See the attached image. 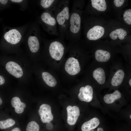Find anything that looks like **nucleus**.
I'll return each mask as SVG.
<instances>
[{"label":"nucleus","instance_id":"obj_2","mask_svg":"<svg viewBox=\"0 0 131 131\" xmlns=\"http://www.w3.org/2000/svg\"><path fill=\"white\" fill-rule=\"evenodd\" d=\"M40 19L45 30L50 34L58 35L57 22L52 12L46 11L41 15Z\"/></svg>","mask_w":131,"mask_h":131},{"label":"nucleus","instance_id":"obj_30","mask_svg":"<svg viewBox=\"0 0 131 131\" xmlns=\"http://www.w3.org/2000/svg\"><path fill=\"white\" fill-rule=\"evenodd\" d=\"M11 131H21L20 129L16 127L14 128Z\"/></svg>","mask_w":131,"mask_h":131},{"label":"nucleus","instance_id":"obj_13","mask_svg":"<svg viewBox=\"0 0 131 131\" xmlns=\"http://www.w3.org/2000/svg\"><path fill=\"white\" fill-rule=\"evenodd\" d=\"M60 1L55 0H41L40 1V4L46 11L52 12Z\"/></svg>","mask_w":131,"mask_h":131},{"label":"nucleus","instance_id":"obj_14","mask_svg":"<svg viewBox=\"0 0 131 131\" xmlns=\"http://www.w3.org/2000/svg\"><path fill=\"white\" fill-rule=\"evenodd\" d=\"M100 122L97 118H94L84 123L81 127L82 131H90L96 128L99 124Z\"/></svg>","mask_w":131,"mask_h":131},{"label":"nucleus","instance_id":"obj_31","mask_svg":"<svg viewBox=\"0 0 131 131\" xmlns=\"http://www.w3.org/2000/svg\"><path fill=\"white\" fill-rule=\"evenodd\" d=\"M90 131H94L93 130H91ZM97 131H104L103 129L99 127L98 128Z\"/></svg>","mask_w":131,"mask_h":131},{"label":"nucleus","instance_id":"obj_16","mask_svg":"<svg viewBox=\"0 0 131 131\" xmlns=\"http://www.w3.org/2000/svg\"><path fill=\"white\" fill-rule=\"evenodd\" d=\"M93 77L99 84H102L105 82L106 76L103 69L100 67L98 68L93 72Z\"/></svg>","mask_w":131,"mask_h":131},{"label":"nucleus","instance_id":"obj_12","mask_svg":"<svg viewBox=\"0 0 131 131\" xmlns=\"http://www.w3.org/2000/svg\"><path fill=\"white\" fill-rule=\"evenodd\" d=\"M34 31L32 33L28 40V44L30 49L33 53L37 52L40 48L39 36L38 33Z\"/></svg>","mask_w":131,"mask_h":131},{"label":"nucleus","instance_id":"obj_15","mask_svg":"<svg viewBox=\"0 0 131 131\" xmlns=\"http://www.w3.org/2000/svg\"><path fill=\"white\" fill-rule=\"evenodd\" d=\"M11 103L12 106L15 108V112L17 114L23 113L26 106L25 104L22 102L20 98L17 97L12 98Z\"/></svg>","mask_w":131,"mask_h":131},{"label":"nucleus","instance_id":"obj_23","mask_svg":"<svg viewBox=\"0 0 131 131\" xmlns=\"http://www.w3.org/2000/svg\"><path fill=\"white\" fill-rule=\"evenodd\" d=\"M15 123V121L11 118L0 121V128L1 129H6L12 126Z\"/></svg>","mask_w":131,"mask_h":131},{"label":"nucleus","instance_id":"obj_11","mask_svg":"<svg viewBox=\"0 0 131 131\" xmlns=\"http://www.w3.org/2000/svg\"><path fill=\"white\" fill-rule=\"evenodd\" d=\"M104 32V29L102 26H95L88 31L87 34V38L90 40H97L103 36Z\"/></svg>","mask_w":131,"mask_h":131},{"label":"nucleus","instance_id":"obj_19","mask_svg":"<svg viewBox=\"0 0 131 131\" xmlns=\"http://www.w3.org/2000/svg\"><path fill=\"white\" fill-rule=\"evenodd\" d=\"M121 96L120 92L118 90H116L112 94L105 95L103 99L106 103L110 104L113 103L115 100L120 98Z\"/></svg>","mask_w":131,"mask_h":131},{"label":"nucleus","instance_id":"obj_8","mask_svg":"<svg viewBox=\"0 0 131 131\" xmlns=\"http://www.w3.org/2000/svg\"><path fill=\"white\" fill-rule=\"evenodd\" d=\"M67 113V122L70 125H73L76 123L80 114V109L77 106H68L66 108Z\"/></svg>","mask_w":131,"mask_h":131},{"label":"nucleus","instance_id":"obj_33","mask_svg":"<svg viewBox=\"0 0 131 131\" xmlns=\"http://www.w3.org/2000/svg\"><path fill=\"white\" fill-rule=\"evenodd\" d=\"M129 83L130 85L131 86V79H130L129 81Z\"/></svg>","mask_w":131,"mask_h":131},{"label":"nucleus","instance_id":"obj_28","mask_svg":"<svg viewBox=\"0 0 131 131\" xmlns=\"http://www.w3.org/2000/svg\"><path fill=\"white\" fill-rule=\"evenodd\" d=\"M5 82V80L2 76L0 75V85L3 84Z\"/></svg>","mask_w":131,"mask_h":131},{"label":"nucleus","instance_id":"obj_4","mask_svg":"<svg viewBox=\"0 0 131 131\" xmlns=\"http://www.w3.org/2000/svg\"><path fill=\"white\" fill-rule=\"evenodd\" d=\"M64 47L62 43L57 41L52 42L50 44L49 51L52 58L57 60L61 59L64 53Z\"/></svg>","mask_w":131,"mask_h":131},{"label":"nucleus","instance_id":"obj_34","mask_svg":"<svg viewBox=\"0 0 131 131\" xmlns=\"http://www.w3.org/2000/svg\"><path fill=\"white\" fill-rule=\"evenodd\" d=\"M130 119H131V115L130 116Z\"/></svg>","mask_w":131,"mask_h":131},{"label":"nucleus","instance_id":"obj_7","mask_svg":"<svg viewBox=\"0 0 131 131\" xmlns=\"http://www.w3.org/2000/svg\"><path fill=\"white\" fill-rule=\"evenodd\" d=\"M38 113L43 123L50 122L53 119V116L51 113V107L48 104H43L41 105Z\"/></svg>","mask_w":131,"mask_h":131},{"label":"nucleus","instance_id":"obj_6","mask_svg":"<svg viewBox=\"0 0 131 131\" xmlns=\"http://www.w3.org/2000/svg\"><path fill=\"white\" fill-rule=\"evenodd\" d=\"M4 37L8 43L12 44H16L20 41L22 38V35L18 30L12 29L4 34Z\"/></svg>","mask_w":131,"mask_h":131},{"label":"nucleus","instance_id":"obj_9","mask_svg":"<svg viewBox=\"0 0 131 131\" xmlns=\"http://www.w3.org/2000/svg\"><path fill=\"white\" fill-rule=\"evenodd\" d=\"M93 93L92 87L87 85L85 87H82L80 88L78 97L79 99L82 101L89 102L92 99Z\"/></svg>","mask_w":131,"mask_h":131},{"label":"nucleus","instance_id":"obj_20","mask_svg":"<svg viewBox=\"0 0 131 131\" xmlns=\"http://www.w3.org/2000/svg\"><path fill=\"white\" fill-rule=\"evenodd\" d=\"M42 78L46 84L50 87H53L57 84V81L50 74L47 72H43L42 74Z\"/></svg>","mask_w":131,"mask_h":131},{"label":"nucleus","instance_id":"obj_25","mask_svg":"<svg viewBox=\"0 0 131 131\" xmlns=\"http://www.w3.org/2000/svg\"><path fill=\"white\" fill-rule=\"evenodd\" d=\"M124 19L128 24H131V9L127 10L124 12L123 15Z\"/></svg>","mask_w":131,"mask_h":131},{"label":"nucleus","instance_id":"obj_24","mask_svg":"<svg viewBox=\"0 0 131 131\" xmlns=\"http://www.w3.org/2000/svg\"><path fill=\"white\" fill-rule=\"evenodd\" d=\"M40 127L38 124L35 121H32L29 122L26 128V131H39Z\"/></svg>","mask_w":131,"mask_h":131},{"label":"nucleus","instance_id":"obj_10","mask_svg":"<svg viewBox=\"0 0 131 131\" xmlns=\"http://www.w3.org/2000/svg\"><path fill=\"white\" fill-rule=\"evenodd\" d=\"M6 68L10 74L17 78L21 77L23 74L21 67L15 62L10 61L8 62L6 65Z\"/></svg>","mask_w":131,"mask_h":131},{"label":"nucleus","instance_id":"obj_1","mask_svg":"<svg viewBox=\"0 0 131 131\" xmlns=\"http://www.w3.org/2000/svg\"><path fill=\"white\" fill-rule=\"evenodd\" d=\"M68 0L60 1L53 11L61 35L66 33L70 16Z\"/></svg>","mask_w":131,"mask_h":131},{"label":"nucleus","instance_id":"obj_5","mask_svg":"<svg viewBox=\"0 0 131 131\" xmlns=\"http://www.w3.org/2000/svg\"><path fill=\"white\" fill-rule=\"evenodd\" d=\"M65 69L69 74L74 75L80 71L81 68L79 61L73 57H70L67 60L65 65Z\"/></svg>","mask_w":131,"mask_h":131},{"label":"nucleus","instance_id":"obj_32","mask_svg":"<svg viewBox=\"0 0 131 131\" xmlns=\"http://www.w3.org/2000/svg\"><path fill=\"white\" fill-rule=\"evenodd\" d=\"M2 100L1 99L0 97V105H1L2 104Z\"/></svg>","mask_w":131,"mask_h":131},{"label":"nucleus","instance_id":"obj_29","mask_svg":"<svg viewBox=\"0 0 131 131\" xmlns=\"http://www.w3.org/2000/svg\"><path fill=\"white\" fill-rule=\"evenodd\" d=\"M10 1L13 3H20L23 2L24 0H11Z\"/></svg>","mask_w":131,"mask_h":131},{"label":"nucleus","instance_id":"obj_17","mask_svg":"<svg viewBox=\"0 0 131 131\" xmlns=\"http://www.w3.org/2000/svg\"><path fill=\"white\" fill-rule=\"evenodd\" d=\"M95 58L97 61L103 62L108 61L111 56L109 52L102 49L97 50L95 52Z\"/></svg>","mask_w":131,"mask_h":131},{"label":"nucleus","instance_id":"obj_26","mask_svg":"<svg viewBox=\"0 0 131 131\" xmlns=\"http://www.w3.org/2000/svg\"><path fill=\"white\" fill-rule=\"evenodd\" d=\"M124 1V0H114V3L116 7H120L122 5Z\"/></svg>","mask_w":131,"mask_h":131},{"label":"nucleus","instance_id":"obj_18","mask_svg":"<svg viewBox=\"0 0 131 131\" xmlns=\"http://www.w3.org/2000/svg\"><path fill=\"white\" fill-rule=\"evenodd\" d=\"M124 76V73L123 70H118L112 78L111 83L112 85L116 86L120 85L122 82Z\"/></svg>","mask_w":131,"mask_h":131},{"label":"nucleus","instance_id":"obj_27","mask_svg":"<svg viewBox=\"0 0 131 131\" xmlns=\"http://www.w3.org/2000/svg\"><path fill=\"white\" fill-rule=\"evenodd\" d=\"M46 128L49 130L52 129L53 127V126L51 123L50 122L47 123L46 125Z\"/></svg>","mask_w":131,"mask_h":131},{"label":"nucleus","instance_id":"obj_21","mask_svg":"<svg viewBox=\"0 0 131 131\" xmlns=\"http://www.w3.org/2000/svg\"><path fill=\"white\" fill-rule=\"evenodd\" d=\"M127 34L126 31L123 29L120 28L117 29L112 32L110 34L109 36L112 39L115 40L118 37L121 40H123L125 36Z\"/></svg>","mask_w":131,"mask_h":131},{"label":"nucleus","instance_id":"obj_22","mask_svg":"<svg viewBox=\"0 0 131 131\" xmlns=\"http://www.w3.org/2000/svg\"><path fill=\"white\" fill-rule=\"evenodd\" d=\"M92 7L98 11H104L106 8V5L105 0H91Z\"/></svg>","mask_w":131,"mask_h":131},{"label":"nucleus","instance_id":"obj_3","mask_svg":"<svg viewBox=\"0 0 131 131\" xmlns=\"http://www.w3.org/2000/svg\"><path fill=\"white\" fill-rule=\"evenodd\" d=\"M81 18L79 14L73 11L70 14L68 28L66 34L68 38H72L79 32L81 27Z\"/></svg>","mask_w":131,"mask_h":131}]
</instances>
